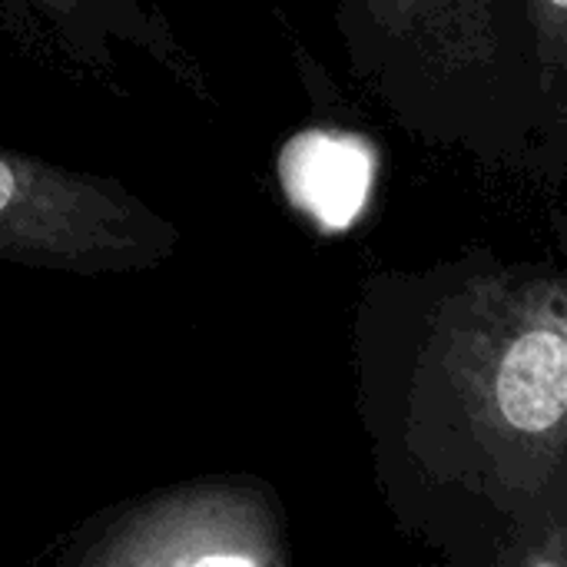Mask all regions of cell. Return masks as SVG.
<instances>
[{"label":"cell","mask_w":567,"mask_h":567,"mask_svg":"<svg viewBox=\"0 0 567 567\" xmlns=\"http://www.w3.org/2000/svg\"><path fill=\"white\" fill-rule=\"evenodd\" d=\"M352 409L392 528L452 567H567V276L468 246L362 276Z\"/></svg>","instance_id":"6da1fadb"},{"label":"cell","mask_w":567,"mask_h":567,"mask_svg":"<svg viewBox=\"0 0 567 567\" xmlns=\"http://www.w3.org/2000/svg\"><path fill=\"white\" fill-rule=\"evenodd\" d=\"M332 30L349 76L415 143L565 183L567 123L522 0H336Z\"/></svg>","instance_id":"7a4b0ae2"},{"label":"cell","mask_w":567,"mask_h":567,"mask_svg":"<svg viewBox=\"0 0 567 567\" xmlns=\"http://www.w3.org/2000/svg\"><path fill=\"white\" fill-rule=\"evenodd\" d=\"M551 113L567 123V0H522Z\"/></svg>","instance_id":"8992f818"},{"label":"cell","mask_w":567,"mask_h":567,"mask_svg":"<svg viewBox=\"0 0 567 567\" xmlns=\"http://www.w3.org/2000/svg\"><path fill=\"white\" fill-rule=\"evenodd\" d=\"M0 43L86 93L130 100L143 63L183 96L219 106L203 60L159 0H0Z\"/></svg>","instance_id":"5b68a950"},{"label":"cell","mask_w":567,"mask_h":567,"mask_svg":"<svg viewBox=\"0 0 567 567\" xmlns=\"http://www.w3.org/2000/svg\"><path fill=\"white\" fill-rule=\"evenodd\" d=\"M183 229L113 173L0 140V269L140 276L176 259Z\"/></svg>","instance_id":"3957f363"},{"label":"cell","mask_w":567,"mask_h":567,"mask_svg":"<svg viewBox=\"0 0 567 567\" xmlns=\"http://www.w3.org/2000/svg\"><path fill=\"white\" fill-rule=\"evenodd\" d=\"M53 567H289L279 492L246 472L199 475L123 498L66 528L37 558Z\"/></svg>","instance_id":"277c9868"}]
</instances>
